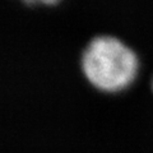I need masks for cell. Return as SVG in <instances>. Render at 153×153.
I'll list each match as a JSON object with an SVG mask.
<instances>
[{"instance_id": "1", "label": "cell", "mask_w": 153, "mask_h": 153, "mask_svg": "<svg viewBox=\"0 0 153 153\" xmlns=\"http://www.w3.org/2000/svg\"><path fill=\"white\" fill-rule=\"evenodd\" d=\"M139 69L137 54L121 40L101 35L91 40L80 55L84 79L101 92H120L135 79Z\"/></svg>"}, {"instance_id": "3", "label": "cell", "mask_w": 153, "mask_h": 153, "mask_svg": "<svg viewBox=\"0 0 153 153\" xmlns=\"http://www.w3.org/2000/svg\"><path fill=\"white\" fill-rule=\"evenodd\" d=\"M152 91H153V78H152Z\"/></svg>"}, {"instance_id": "2", "label": "cell", "mask_w": 153, "mask_h": 153, "mask_svg": "<svg viewBox=\"0 0 153 153\" xmlns=\"http://www.w3.org/2000/svg\"><path fill=\"white\" fill-rule=\"evenodd\" d=\"M26 4H44V5H55L60 0H23Z\"/></svg>"}]
</instances>
